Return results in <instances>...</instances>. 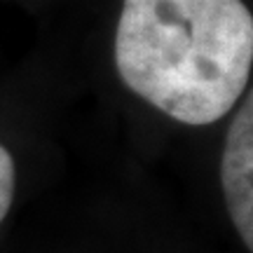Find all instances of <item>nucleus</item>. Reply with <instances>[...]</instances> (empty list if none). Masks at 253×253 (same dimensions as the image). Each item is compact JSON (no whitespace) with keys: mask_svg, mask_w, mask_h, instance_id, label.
Here are the masks:
<instances>
[{"mask_svg":"<svg viewBox=\"0 0 253 253\" xmlns=\"http://www.w3.org/2000/svg\"><path fill=\"white\" fill-rule=\"evenodd\" d=\"M253 17L242 0H125L115 66L136 96L185 125L225 118L249 84Z\"/></svg>","mask_w":253,"mask_h":253,"instance_id":"1","label":"nucleus"},{"mask_svg":"<svg viewBox=\"0 0 253 253\" xmlns=\"http://www.w3.org/2000/svg\"><path fill=\"white\" fill-rule=\"evenodd\" d=\"M223 195L244 246L253 249V96L239 106L225 136V150L220 160Z\"/></svg>","mask_w":253,"mask_h":253,"instance_id":"2","label":"nucleus"},{"mask_svg":"<svg viewBox=\"0 0 253 253\" xmlns=\"http://www.w3.org/2000/svg\"><path fill=\"white\" fill-rule=\"evenodd\" d=\"M14 188H17V169L14 160L7 153L5 145H0V223L5 220L12 199H14Z\"/></svg>","mask_w":253,"mask_h":253,"instance_id":"3","label":"nucleus"}]
</instances>
